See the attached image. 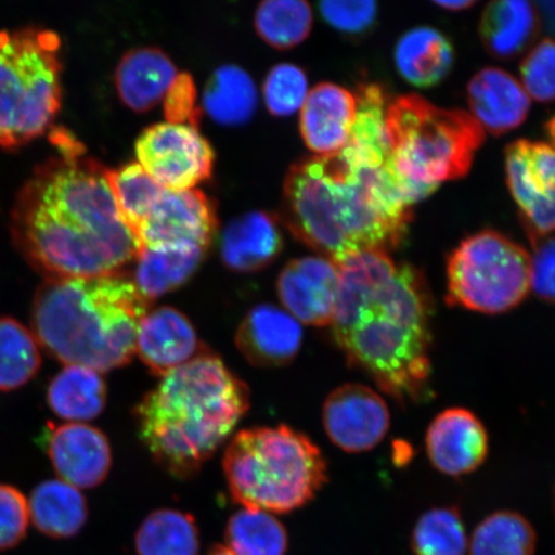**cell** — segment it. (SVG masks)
Masks as SVG:
<instances>
[{
  "label": "cell",
  "mask_w": 555,
  "mask_h": 555,
  "mask_svg": "<svg viewBox=\"0 0 555 555\" xmlns=\"http://www.w3.org/2000/svg\"><path fill=\"white\" fill-rule=\"evenodd\" d=\"M33 524L46 537L78 535L88 518L86 498L65 481H47L34 490L29 502Z\"/></svg>",
  "instance_id": "25"
},
{
  "label": "cell",
  "mask_w": 555,
  "mask_h": 555,
  "mask_svg": "<svg viewBox=\"0 0 555 555\" xmlns=\"http://www.w3.org/2000/svg\"><path fill=\"white\" fill-rule=\"evenodd\" d=\"M235 344L243 357L256 366L286 365L300 351L301 324L286 310L274 305H259L243 319Z\"/></svg>",
  "instance_id": "18"
},
{
  "label": "cell",
  "mask_w": 555,
  "mask_h": 555,
  "mask_svg": "<svg viewBox=\"0 0 555 555\" xmlns=\"http://www.w3.org/2000/svg\"><path fill=\"white\" fill-rule=\"evenodd\" d=\"M107 177L125 223L134 234L165 189L138 163L107 171Z\"/></svg>",
  "instance_id": "35"
},
{
  "label": "cell",
  "mask_w": 555,
  "mask_h": 555,
  "mask_svg": "<svg viewBox=\"0 0 555 555\" xmlns=\"http://www.w3.org/2000/svg\"><path fill=\"white\" fill-rule=\"evenodd\" d=\"M356 117V95L343 87L323 82L309 92L301 108L304 141L318 156L336 154L349 142Z\"/></svg>",
  "instance_id": "19"
},
{
  "label": "cell",
  "mask_w": 555,
  "mask_h": 555,
  "mask_svg": "<svg viewBox=\"0 0 555 555\" xmlns=\"http://www.w3.org/2000/svg\"><path fill=\"white\" fill-rule=\"evenodd\" d=\"M436 4L449 11H461L474 5L475 2H470V0H443V2H436Z\"/></svg>",
  "instance_id": "42"
},
{
  "label": "cell",
  "mask_w": 555,
  "mask_h": 555,
  "mask_svg": "<svg viewBox=\"0 0 555 555\" xmlns=\"http://www.w3.org/2000/svg\"><path fill=\"white\" fill-rule=\"evenodd\" d=\"M178 75L177 67L164 52L141 48L124 55L116 69V88L128 107L145 113L165 100Z\"/></svg>",
  "instance_id": "21"
},
{
  "label": "cell",
  "mask_w": 555,
  "mask_h": 555,
  "mask_svg": "<svg viewBox=\"0 0 555 555\" xmlns=\"http://www.w3.org/2000/svg\"><path fill=\"white\" fill-rule=\"evenodd\" d=\"M537 33V11L524 0L491 3L483 13V43L499 59L515 57L531 43Z\"/></svg>",
  "instance_id": "27"
},
{
  "label": "cell",
  "mask_w": 555,
  "mask_h": 555,
  "mask_svg": "<svg viewBox=\"0 0 555 555\" xmlns=\"http://www.w3.org/2000/svg\"><path fill=\"white\" fill-rule=\"evenodd\" d=\"M135 150L138 164L164 189L196 190L212 172L211 145L191 124L154 125L139 137Z\"/></svg>",
  "instance_id": "10"
},
{
  "label": "cell",
  "mask_w": 555,
  "mask_h": 555,
  "mask_svg": "<svg viewBox=\"0 0 555 555\" xmlns=\"http://www.w3.org/2000/svg\"><path fill=\"white\" fill-rule=\"evenodd\" d=\"M229 491L245 509L287 513L327 482V464L309 437L287 426L246 429L224 456Z\"/></svg>",
  "instance_id": "6"
},
{
  "label": "cell",
  "mask_w": 555,
  "mask_h": 555,
  "mask_svg": "<svg viewBox=\"0 0 555 555\" xmlns=\"http://www.w3.org/2000/svg\"><path fill=\"white\" fill-rule=\"evenodd\" d=\"M107 387L101 373L81 365H66L48 388V404L60 418L92 421L106 405Z\"/></svg>",
  "instance_id": "26"
},
{
  "label": "cell",
  "mask_w": 555,
  "mask_h": 555,
  "mask_svg": "<svg viewBox=\"0 0 555 555\" xmlns=\"http://www.w3.org/2000/svg\"><path fill=\"white\" fill-rule=\"evenodd\" d=\"M61 41L50 30L0 31V145L43 135L61 107Z\"/></svg>",
  "instance_id": "8"
},
{
  "label": "cell",
  "mask_w": 555,
  "mask_h": 555,
  "mask_svg": "<svg viewBox=\"0 0 555 555\" xmlns=\"http://www.w3.org/2000/svg\"><path fill=\"white\" fill-rule=\"evenodd\" d=\"M467 547L466 529L454 506L428 511L414 527V555H466Z\"/></svg>",
  "instance_id": "34"
},
{
  "label": "cell",
  "mask_w": 555,
  "mask_h": 555,
  "mask_svg": "<svg viewBox=\"0 0 555 555\" xmlns=\"http://www.w3.org/2000/svg\"><path fill=\"white\" fill-rule=\"evenodd\" d=\"M386 133L392 168L413 204L447 180L466 176L485 138L474 116L436 107L415 94L388 104Z\"/></svg>",
  "instance_id": "7"
},
{
  "label": "cell",
  "mask_w": 555,
  "mask_h": 555,
  "mask_svg": "<svg viewBox=\"0 0 555 555\" xmlns=\"http://www.w3.org/2000/svg\"><path fill=\"white\" fill-rule=\"evenodd\" d=\"M208 555H235V554L232 553L231 551H229L227 546L218 545V546H214L212 551Z\"/></svg>",
  "instance_id": "43"
},
{
  "label": "cell",
  "mask_w": 555,
  "mask_h": 555,
  "mask_svg": "<svg viewBox=\"0 0 555 555\" xmlns=\"http://www.w3.org/2000/svg\"><path fill=\"white\" fill-rule=\"evenodd\" d=\"M248 388L223 360L203 352L166 374L137 408L145 447L171 475L190 477L238 425Z\"/></svg>",
  "instance_id": "4"
},
{
  "label": "cell",
  "mask_w": 555,
  "mask_h": 555,
  "mask_svg": "<svg viewBox=\"0 0 555 555\" xmlns=\"http://www.w3.org/2000/svg\"><path fill=\"white\" fill-rule=\"evenodd\" d=\"M531 289V256L496 232L462 243L448 263V301L485 314L516 308Z\"/></svg>",
  "instance_id": "9"
},
{
  "label": "cell",
  "mask_w": 555,
  "mask_h": 555,
  "mask_svg": "<svg viewBox=\"0 0 555 555\" xmlns=\"http://www.w3.org/2000/svg\"><path fill=\"white\" fill-rule=\"evenodd\" d=\"M255 25L268 44L286 50L308 38L312 12L302 0H268L256 11Z\"/></svg>",
  "instance_id": "33"
},
{
  "label": "cell",
  "mask_w": 555,
  "mask_h": 555,
  "mask_svg": "<svg viewBox=\"0 0 555 555\" xmlns=\"http://www.w3.org/2000/svg\"><path fill=\"white\" fill-rule=\"evenodd\" d=\"M322 15L339 31L362 33L371 27L377 15V4L371 0H328L321 3Z\"/></svg>",
  "instance_id": "39"
},
{
  "label": "cell",
  "mask_w": 555,
  "mask_h": 555,
  "mask_svg": "<svg viewBox=\"0 0 555 555\" xmlns=\"http://www.w3.org/2000/svg\"><path fill=\"white\" fill-rule=\"evenodd\" d=\"M547 133H550L553 143V149L555 150V117L550 124H547Z\"/></svg>",
  "instance_id": "44"
},
{
  "label": "cell",
  "mask_w": 555,
  "mask_h": 555,
  "mask_svg": "<svg viewBox=\"0 0 555 555\" xmlns=\"http://www.w3.org/2000/svg\"><path fill=\"white\" fill-rule=\"evenodd\" d=\"M506 178L531 241L555 232V150L544 143H512Z\"/></svg>",
  "instance_id": "11"
},
{
  "label": "cell",
  "mask_w": 555,
  "mask_h": 555,
  "mask_svg": "<svg viewBox=\"0 0 555 555\" xmlns=\"http://www.w3.org/2000/svg\"><path fill=\"white\" fill-rule=\"evenodd\" d=\"M229 551L235 555H284L288 539L283 525L270 513L243 509L229 519Z\"/></svg>",
  "instance_id": "32"
},
{
  "label": "cell",
  "mask_w": 555,
  "mask_h": 555,
  "mask_svg": "<svg viewBox=\"0 0 555 555\" xmlns=\"http://www.w3.org/2000/svg\"><path fill=\"white\" fill-rule=\"evenodd\" d=\"M41 365L37 336L13 318H0V391L17 390Z\"/></svg>",
  "instance_id": "30"
},
{
  "label": "cell",
  "mask_w": 555,
  "mask_h": 555,
  "mask_svg": "<svg viewBox=\"0 0 555 555\" xmlns=\"http://www.w3.org/2000/svg\"><path fill=\"white\" fill-rule=\"evenodd\" d=\"M217 218L210 201L198 190L165 189L134 232L141 248L197 246L210 243Z\"/></svg>",
  "instance_id": "12"
},
{
  "label": "cell",
  "mask_w": 555,
  "mask_h": 555,
  "mask_svg": "<svg viewBox=\"0 0 555 555\" xmlns=\"http://www.w3.org/2000/svg\"><path fill=\"white\" fill-rule=\"evenodd\" d=\"M165 114L168 122L191 124L196 127L198 111L196 88L189 74H179L165 96Z\"/></svg>",
  "instance_id": "41"
},
{
  "label": "cell",
  "mask_w": 555,
  "mask_h": 555,
  "mask_svg": "<svg viewBox=\"0 0 555 555\" xmlns=\"http://www.w3.org/2000/svg\"><path fill=\"white\" fill-rule=\"evenodd\" d=\"M395 61L411 85L431 88L447 78L453 66V48L443 35L429 27H418L402 35Z\"/></svg>",
  "instance_id": "23"
},
{
  "label": "cell",
  "mask_w": 555,
  "mask_h": 555,
  "mask_svg": "<svg viewBox=\"0 0 555 555\" xmlns=\"http://www.w3.org/2000/svg\"><path fill=\"white\" fill-rule=\"evenodd\" d=\"M282 235L275 220L255 211L229 224L221 241V256L228 268L256 272L269 266L282 249Z\"/></svg>",
  "instance_id": "22"
},
{
  "label": "cell",
  "mask_w": 555,
  "mask_h": 555,
  "mask_svg": "<svg viewBox=\"0 0 555 555\" xmlns=\"http://www.w3.org/2000/svg\"><path fill=\"white\" fill-rule=\"evenodd\" d=\"M520 74L527 94L539 102L555 100V41H541L527 54Z\"/></svg>",
  "instance_id": "37"
},
{
  "label": "cell",
  "mask_w": 555,
  "mask_h": 555,
  "mask_svg": "<svg viewBox=\"0 0 555 555\" xmlns=\"http://www.w3.org/2000/svg\"><path fill=\"white\" fill-rule=\"evenodd\" d=\"M149 307L135 283L121 274L46 280L34 297L33 332L65 365L108 372L133 358Z\"/></svg>",
  "instance_id": "5"
},
{
  "label": "cell",
  "mask_w": 555,
  "mask_h": 555,
  "mask_svg": "<svg viewBox=\"0 0 555 555\" xmlns=\"http://www.w3.org/2000/svg\"><path fill=\"white\" fill-rule=\"evenodd\" d=\"M308 94L307 75L293 64L276 65L263 85V100L274 116L296 114L302 108Z\"/></svg>",
  "instance_id": "36"
},
{
  "label": "cell",
  "mask_w": 555,
  "mask_h": 555,
  "mask_svg": "<svg viewBox=\"0 0 555 555\" xmlns=\"http://www.w3.org/2000/svg\"><path fill=\"white\" fill-rule=\"evenodd\" d=\"M204 255L197 246L141 248L133 282L144 298L155 300L189 281Z\"/></svg>",
  "instance_id": "24"
},
{
  "label": "cell",
  "mask_w": 555,
  "mask_h": 555,
  "mask_svg": "<svg viewBox=\"0 0 555 555\" xmlns=\"http://www.w3.org/2000/svg\"><path fill=\"white\" fill-rule=\"evenodd\" d=\"M135 550L138 555H198L196 520L180 511H156L139 527Z\"/></svg>",
  "instance_id": "29"
},
{
  "label": "cell",
  "mask_w": 555,
  "mask_h": 555,
  "mask_svg": "<svg viewBox=\"0 0 555 555\" xmlns=\"http://www.w3.org/2000/svg\"><path fill=\"white\" fill-rule=\"evenodd\" d=\"M29 519V503L23 492L0 485V552L12 550L24 540Z\"/></svg>",
  "instance_id": "38"
},
{
  "label": "cell",
  "mask_w": 555,
  "mask_h": 555,
  "mask_svg": "<svg viewBox=\"0 0 555 555\" xmlns=\"http://www.w3.org/2000/svg\"><path fill=\"white\" fill-rule=\"evenodd\" d=\"M537 540L532 525L519 513L496 512L477 526L469 555H533Z\"/></svg>",
  "instance_id": "31"
},
{
  "label": "cell",
  "mask_w": 555,
  "mask_h": 555,
  "mask_svg": "<svg viewBox=\"0 0 555 555\" xmlns=\"http://www.w3.org/2000/svg\"><path fill=\"white\" fill-rule=\"evenodd\" d=\"M198 351L196 330L177 309L166 307L149 311L139 324L135 352L156 376L165 377L191 362L199 356Z\"/></svg>",
  "instance_id": "17"
},
{
  "label": "cell",
  "mask_w": 555,
  "mask_h": 555,
  "mask_svg": "<svg viewBox=\"0 0 555 555\" xmlns=\"http://www.w3.org/2000/svg\"><path fill=\"white\" fill-rule=\"evenodd\" d=\"M531 288L539 297L555 304V237L532 240Z\"/></svg>",
  "instance_id": "40"
},
{
  "label": "cell",
  "mask_w": 555,
  "mask_h": 555,
  "mask_svg": "<svg viewBox=\"0 0 555 555\" xmlns=\"http://www.w3.org/2000/svg\"><path fill=\"white\" fill-rule=\"evenodd\" d=\"M204 107L215 122L225 127L246 124L258 107V90L251 76L238 66L219 67L207 82Z\"/></svg>",
  "instance_id": "28"
},
{
  "label": "cell",
  "mask_w": 555,
  "mask_h": 555,
  "mask_svg": "<svg viewBox=\"0 0 555 555\" xmlns=\"http://www.w3.org/2000/svg\"><path fill=\"white\" fill-rule=\"evenodd\" d=\"M336 266L331 324L336 343L392 398L420 400L431 374L433 298L425 278L384 249H367Z\"/></svg>",
  "instance_id": "2"
},
{
  "label": "cell",
  "mask_w": 555,
  "mask_h": 555,
  "mask_svg": "<svg viewBox=\"0 0 555 555\" xmlns=\"http://www.w3.org/2000/svg\"><path fill=\"white\" fill-rule=\"evenodd\" d=\"M426 447L429 460L442 474L463 476L485 462L489 437L474 413L453 408L436 416L427 431Z\"/></svg>",
  "instance_id": "16"
},
{
  "label": "cell",
  "mask_w": 555,
  "mask_h": 555,
  "mask_svg": "<svg viewBox=\"0 0 555 555\" xmlns=\"http://www.w3.org/2000/svg\"><path fill=\"white\" fill-rule=\"evenodd\" d=\"M412 205L391 152L350 142L336 154L297 164L284 185L291 231L336 263L367 249L398 247Z\"/></svg>",
  "instance_id": "3"
},
{
  "label": "cell",
  "mask_w": 555,
  "mask_h": 555,
  "mask_svg": "<svg viewBox=\"0 0 555 555\" xmlns=\"http://www.w3.org/2000/svg\"><path fill=\"white\" fill-rule=\"evenodd\" d=\"M338 269L325 258L291 261L278 280V296L298 323L324 327L335 314Z\"/></svg>",
  "instance_id": "15"
},
{
  "label": "cell",
  "mask_w": 555,
  "mask_h": 555,
  "mask_svg": "<svg viewBox=\"0 0 555 555\" xmlns=\"http://www.w3.org/2000/svg\"><path fill=\"white\" fill-rule=\"evenodd\" d=\"M323 425L336 447L346 453H363L384 440L390 428V413L372 388L345 385L325 400Z\"/></svg>",
  "instance_id": "13"
},
{
  "label": "cell",
  "mask_w": 555,
  "mask_h": 555,
  "mask_svg": "<svg viewBox=\"0 0 555 555\" xmlns=\"http://www.w3.org/2000/svg\"><path fill=\"white\" fill-rule=\"evenodd\" d=\"M41 441L62 481L76 489H92L106 480L113 454L99 428L86 423L48 426Z\"/></svg>",
  "instance_id": "14"
},
{
  "label": "cell",
  "mask_w": 555,
  "mask_h": 555,
  "mask_svg": "<svg viewBox=\"0 0 555 555\" xmlns=\"http://www.w3.org/2000/svg\"><path fill=\"white\" fill-rule=\"evenodd\" d=\"M59 155L34 171L12 212L13 242L47 280L119 274L141 245L122 218L107 171L54 131Z\"/></svg>",
  "instance_id": "1"
},
{
  "label": "cell",
  "mask_w": 555,
  "mask_h": 555,
  "mask_svg": "<svg viewBox=\"0 0 555 555\" xmlns=\"http://www.w3.org/2000/svg\"><path fill=\"white\" fill-rule=\"evenodd\" d=\"M468 101L478 124L491 134L501 135L526 120L530 95L501 68H485L468 86Z\"/></svg>",
  "instance_id": "20"
}]
</instances>
